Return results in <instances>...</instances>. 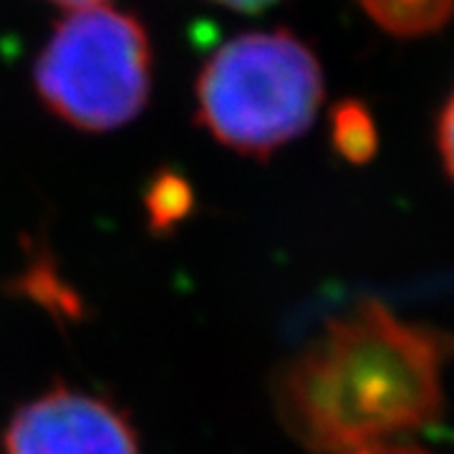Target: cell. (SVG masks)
I'll list each match as a JSON object with an SVG mask.
<instances>
[{
    "label": "cell",
    "instance_id": "obj_1",
    "mask_svg": "<svg viewBox=\"0 0 454 454\" xmlns=\"http://www.w3.org/2000/svg\"><path fill=\"white\" fill-rule=\"evenodd\" d=\"M447 348L381 303H361L295 358L278 396L283 419L333 454L389 444L437 419Z\"/></svg>",
    "mask_w": 454,
    "mask_h": 454
},
{
    "label": "cell",
    "instance_id": "obj_2",
    "mask_svg": "<svg viewBox=\"0 0 454 454\" xmlns=\"http://www.w3.org/2000/svg\"><path fill=\"white\" fill-rule=\"evenodd\" d=\"M195 98L197 121L220 145L268 157L309 129L324 101V74L293 33H243L202 66Z\"/></svg>",
    "mask_w": 454,
    "mask_h": 454
},
{
    "label": "cell",
    "instance_id": "obj_3",
    "mask_svg": "<svg viewBox=\"0 0 454 454\" xmlns=\"http://www.w3.org/2000/svg\"><path fill=\"white\" fill-rule=\"evenodd\" d=\"M33 83L49 112L76 129L112 131L129 124L152 89L145 26L109 5L71 11L41 51Z\"/></svg>",
    "mask_w": 454,
    "mask_h": 454
},
{
    "label": "cell",
    "instance_id": "obj_4",
    "mask_svg": "<svg viewBox=\"0 0 454 454\" xmlns=\"http://www.w3.org/2000/svg\"><path fill=\"white\" fill-rule=\"evenodd\" d=\"M8 454H139L127 419L97 396L56 389L18 409Z\"/></svg>",
    "mask_w": 454,
    "mask_h": 454
},
{
    "label": "cell",
    "instance_id": "obj_5",
    "mask_svg": "<svg viewBox=\"0 0 454 454\" xmlns=\"http://www.w3.org/2000/svg\"><path fill=\"white\" fill-rule=\"evenodd\" d=\"M379 28L399 38L439 31L454 13V0H358Z\"/></svg>",
    "mask_w": 454,
    "mask_h": 454
},
{
    "label": "cell",
    "instance_id": "obj_6",
    "mask_svg": "<svg viewBox=\"0 0 454 454\" xmlns=\"http://www.w3.org/2000/svg\"><path fill=\"white\" fill-rule=\"evenodd\" d=\"M372 137L369 116L361 112L358 106H343L336 114V139L351 157H356L361 149L369 152L372 149Z\"/></svg>",
    "mask_w": 454,
    "mask_h": 454
},
{
    "label": "cell",
    "instance_id": "obj_7",
    "mask_svg": "<svg viewBox=\"0 0 454 454\" xmlns=\"http://www.w3.org/2000/svg\"><path fill=\"white\" fill-rule=\"evenodd\" d=\"M437 146L439 154H442V162H444V169L454 179V89L450 98H447V104L442 106V114H439Z\"/></svg>",
    "mask_w": 454,
    "mask_h": 454
},
{
    "label": "cell",
    "instance_id": "obj_8",
    "mask_svg": "<svg viewBox=\"0 0 454 454\" xmlns=\"http://www.w3.org/2000/svg\"><path fill=\"white\" fill-rule=\"evenodd\" d=\"M212 3H220L225 8H232V11H243V13H258L262 8L273 5L278 0H212Z\"/></svg>",
    "mask_w": 454,
    "mask_h": 454
},
{
    "label": "cell",
    "instance_id": "obj_9",
    "mask_svg": "<svg viewBox=\"0 0 454 454\" xmlns=\"http://www.w3.org/2000/svg\"><path fill=\"white\" fill-rule=\"evenodd\" d=\"M343 454H427L419 450H406V447H391V444H379V447H366V450H354Z\"/></svg>",
    "mask_w": 454,
    "mask_h": 454
},
{
    "label": "cell",
    "instance_id": "obj_10",
    "mask_svg": "<svg viewBox=\"0 0 454 454\" xmlns=\"http://www.w3.org/2000/svg\"><path fill=\"white\" fill-rule=\"evenodd\" d=\"M49 3H56V5H64V8H89V5H101V0H49Z\"/></svg>",
    "mask_w": 454,
    "mask_h": 454
}]
</instances>
